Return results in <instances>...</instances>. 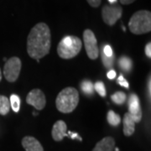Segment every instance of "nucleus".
I'll list each match as a JSON object with an SVG mask.
<instances>
[{
	"label": "nucleus",
	"mask_w": 151,
	"mask_h": 151,
	"mask_svg": "<svg viewBox=\"0 0 151 151\" xmlns=\"http://www.w3.org/2000/svg\"><path fill=\"white\" fill-rule=\"evenodd\" d=\"M51 46V34L49 26L39 23L31 29L27 39V52L35 60L43 58L49 54Z\"/></svg>",
	"instance_id": "1"
},
{
	"label": "nucleus",
	"mask_w": 151,
	"mask_h": 151,
	"mask_svg": "<svg viewBox=\"0 0 151 151\" xmlns=\"http://www.w3.org/2000/svg\"><path fill=\"white\" fill-rule=\"evenodd\" d=\"M79 103V93L74 87L64 88L58 94L55 105L58 111L62 113L73 112Z\"/></svg>",
	"instance_id": "2"
},
{
	"label": "nucleus",
	"mask_w": 151,
	"mask_h": 151,
	"mask_svg": "<svg viewBox=\"0 0 151 151\" xmlns=\"http://www.w3.org/2000/svg\"><path fill=\"white\" fill-rule=\"evenodd\" d=\"M129 28L134 35H143L150 32L151 13L148 10H139L134 13L129 22Z\"/></svg>",
	"instance_id": "3"
},
{
	"label": "nucleus",
	"mask_w": 151,
	"mask_h": 151,
	"mask_svg": "<svg viewBox=\"0 0 151 151\" xmlns=\"http://www.w3.org/2000/svg\"><path fill=\"white\" fill-rule=\"evenodd\" d=\"M81 49V40L74 35H68L63 38L58 44L57 53L60 58L69 60L79 54Z\"/></svg>",
	"instance_id": "4"
},
{
	"label": "nucleus",
	"mask_w": 151,
	"mask_h": 151,
	"mask_svg": "<svg viewBox=\"0 0 151 151\" xmlns=\"http://www.w3.org/2000/svg\"><path fill=\"white\" fill-rule=\"evenodd\" d=\"M21 70V60L18 57H12L6 61L4 67V75L9 82H14L19 78Z\"/></svg>",
	"instance_id": "5"
},
{
	"label": "nucleus",
	"mask_w": 151,
	"mask_h": 151,
	"mask_svg": "<svg viewBox=\"0 0 151 151\" xmlns=\"http://www.w3.org/2000/svg\"><path fill=\"white\" fill-rule=\"evenodd\" d=\"M123 14V9L119 4L105 5L102 9V16L105 24L113 26Z\"/></svg>",
	"instance_id": "6"
},
{
	"label": "nucleus",
	"mask_w": 151,
	"mask_h": 151,
	"mask_svg": "<svg viewBox=\"0 0 151 151\" xmlns=\"http://www.w3.org/2000/svg\"><path fill=\"white\" fill-rule=\"evenodd\" d=\"M83 40L87 56L91 60L97 59L99 55V49L96 36L91 29H86L83 32Z\"/></svg>",
	"instance_id": "7"
},
{
	"label": "nucleus",
	"mask_w": 151,
	"mask_h": 151,
	"mask_svg": "<svg viewBox=\"0 0 151 151\" xmlns=\"http://www.w3.org/2000/svg\"><path fill=\"white\" fill-rule=\"evenodd\" d=\"M26 102L37 110H42L46 104L45 96L40 89H33L29 92L26 97Z\"/></svg>",
	"instance_id": "8"
},
{
	"label": "nucleus",
	"mask_w": 151,
	"mask_h": 151,
	"mask_svg": "<svg viewBox=\"0 0 151 151\" xmlns=\"http://www.w3.org/2000/svg\"><path fill=\"white\" fill-rule=\"evenodd\" d=\"M129 113L134 120L135 123H139L142 119V109H141L139 98L135 94H130L128 99Z\"/></svg>",
	"instance_id": "9"
},
{
	"label": "nucleus",
	"mask_w": 151,
	"mask_h": 151,
	"mask_svg": "<svg viewBox=\"0 0 151 151\" xmlns=\"http://www.w3.org/2000/svg\"><path fill=\"white\" fill-rule=\"evenodd\" d=\"M51 135L53 139L55 141H61L64 137L67 136L66 134V124L62 120L55 122L53 125Z\"/></svg>",
	"instance_id": "10"
},
{
	"label": "nucleus",
	"mask_w": 151,
	"mask_h": 151,
	"mask_svg": "<svg viewBox=\"0 0 151 151\" xmlns=\"http://www.w3.org/2000/svg\"><path fill=\"white\" fill-rule=\"evenodd\" d=\"M22 145L26 151H44L40 143L31 136L24 137L22 139Z\"/></svg>",
	"instance_id": "11"
},
{
	"label": "nucleus",
	"mask_w": 151,
	"mask_h": 151,
	"mask_svg": "<svg viewBox=\"0 0 151 151\" xmlns=\"http://www.w3.org/2000/svg\"><path fill=\"white\" fill-rule=\"evenodd\" d=\"M115 146V141L112 137H106L97 143L92 151H113Z\"/></svg>",
	"instance_id": "12"
},
{
	"label": "nucleus",
	"mask_w": 151,
	"mask_h": 151,
	"mask_svg": "<svg viewBox=\"0 0 151 151\" xmlns=\"http://www.w3.org/2000/svg\"><path fill=\"white\" fill-rule=\"evenodd\" d=\"M123 124H124V134L125 136L129 137L131 136L134 133L135 131V123L134 120L129 115V113H127L124 114V119H123Z\"/></svg>",
	"instance_id": "13"
},
{
	"label": "nucleus",
	"mask_w": 151,
	"mask_h": 151,
	"mask_svg": "<svg viewBox=\"0 0 151 151\" xmlns=\"http://www.w3.org/2000/svg\"><path fill=\"white\" fill-rule=\"evenodd\" d=\"M119 68L125 72H129L133 68V61L128 56H121L119 60Z\"/></svg>",
	"instance_id": "14"
},
{
	"label": "nucleus",
	"mask_w": 151,
	"mask_h": 151,
	"mask_svg": "<svg viewBox=\"0 0 151 151\" xmlns=\"http://www.w3.org/2000/svg\"><path fill=\"white\" fill-rule=\"evenodd\" d=\"M10 102L9 99L5 96L0 95V114L6 115L10 110Z\"/></svg>",
	"instance_id": "15"
},
{
	"label": "nucleus",
	"mask_w": 151,
	"mask_h": 151,
	"mask_svg": "<svg viewBox=\"0 0 151 151\" xmlns=\"http://www.w3.org/2000/svg\"><path fill=\"white\" fill-rule=\"evenodd\" d=\"M107 119H108V124H110V125H112V126H114V127L119 125V124L121 123L120 116L116 113H114L112 110H110L108 113Z\"/></svg>",
	"instance_id": "16"
},
{
	"label": "nucleus",
	"mask_w": 151,
	"mask_h": 151,
	"mask_svg": "<svg viewBox=\"0 0 151 151\" xmlns=\"http://www.w3.org/2000/svg\"><path fill=\"white\" fill-rule=\"evenodd\" d=\"M81 88L82 92L86 95H92L94 92V85L92 81L89 80H84L81 81Z\"/></svg>",
	"instance_id": "17"
},
{
	"label": "nucleus",
	"mask_w": 151,
	"mask_h": 151,
	"mask_svg": "<svg viewBox=\"0 0 151 151\" xmlns=\"http://www.w3.org/2000/svg\"><path fill=\"white\" fill-rule=\"evenodd\" d=\"M111 99L113 100V102L118 105L124 104L127 99L126 94L123 92H117L111 96Z\"/></svg>",
	"instance_id": "18"
},
{
	"label": "nucleus",
	"mask_w": 151,
	"mask_h": 151,
	"mask_svg": "<svg viewBox=\"0 0 151 151\" xmlns=\"http://www.w3.org/2000/svg\"><path fill=\"white\" fill-rule=\"evenodd\" d=\"M9 102H10V108L13 109V111L15 113H18L19 111V108H20V98H19V97L16 94H13V95H11Z\"/></svg>",
	"instance_id": "19"
},
{
	"label": "nucleus",
	"mask_w": 151,
	"mask_h": 151,
	"mask_svg": "<svg viewBox=\"0 0 151 151\" xmlns=\"http://www.w3.org/2000/svg\"><path fill=\"white\" fill-rule=\"evenodd\" d=\"M102 60H103V63L104 66L106 68H112L113 65V63H114V59H115V55H113L112 56L110 57H108L106 56L105 55L103 54L102 52Z\"/></svg>",
	"instance_id": "20"
},
{
	"label": "nucleus",
	"mask_w": 151,
	"mask_h": 151,
	"mask_svg": "<svg viewBox=\"0 0 151 151\" xmlns=\"http://www.w3.org/2000/svg\"><path fill=\"white\" fill-rule=\"evenodd\" d=\"M94 89L97 91V92L101 96V97H106V88L105 86L103 84V81H97L95 84H94Z\"/></svg>",
	"instance_id": "21"
},
{
	"label": "nucleus",
	"mask_w": 151,
	"mask_h": 151,
	"mask_svg": "<svg viewBox=\"0 0 151 151\" xmlns=\"http://www.w3.org/2000/svg\"><path fill=\"white\" fill-rule=\"evenodd\" d=\"M118 83H119L120 86H124L125 88H129V82L126 81L125 79H124V76L121 75L119 77V79H118Z\"/></svg>",
	"instance_id": "22"
},
{
	"label": "nucleus",
	"mask_w": 151,
	"mask_h": 151,
	"mask_svg": "<svg viewBox=\"0 0 151 151\" xmlns=\"http://www.w3.org/2000/svg\"><path fill=\"white\" fill-rule=\"evenodd\" d=\"M103 53L106 56H108V57H110V56H112L113 55V50L111 48V46L110 45H105L104 46V48H103Z\"/></svg>",
	"instance_id": "23"
},
{
	"label": "nucleus",
	"mask_w": 151,
	"mask_h": 151,
	"mask_svg": "<svg viewBox=\"0 0 151 151\" xmlns=\"http://www.w3.org/2000/svg\"><path fill=\"white\" fill-rule=\"evenodd\" d=\"M87 3L90 4V5L93 7V8H97L99 7L101 4V1L102 0H86Z\"/></svg>",
	"instance_id": "24"
},
{
	"label": "nucleus",
	"mask_w": 151,
	"mask_h": 151,
	"mask_svg": "<svg viewBox=\"0 0 151 151\" xmlns=\"http://www.w3.org/2000/svg\"><path fill=\"white\" fill-rule=\"evenodd\" d=\"M145 55H147V57L151 58V43H149L146 45L145 46Z\"/></svg>",
	"instance_id": "25"
},
{
	"label": "nucleus",
	"mask_w": 151,
	"mask_h": 151,
	"mask_svg": "<svg viewBox=\"0 0 151 151\" xmlns=\"http://www.w3.org/2000/svg\"><path fill=\"white\" fill-rule=\"evenodd\" d=\"M107 76H108V79L113 80V79H114V78L116 77V71L113 70H109L108 72V74H107Z\"/></svg>",
	"instance_id": "26"
},
{
	"label": "nucleus",
	"mask_w": 151,
	"mask_h": 151,
	"mask_svg": "<svg viewBox=\"0 0 151 151\" xmlns=\"http://www.w3.org/2000/svg\"><path fill=\"white\" fill-rule=\"evenodd\" d=\"M134 1H136V0H120L121 4H124V5H127V4H130L134 3Z\"/></svg>",
	"instance_id": "27"
},
{
	"label": "nucleus",
	"mask_w": 151,
	"mask_h": 151,
	"mask_svg": "<svg viewBox=\"0 0 151 151\" xmlns=\"http://www.w3.org/2000/svg\"><path fill=\"white\" fill-rule=\"evenodd\" d=\"M148 92H149V97L150 98V96H151V79H150V76L149 77V81H148Z\"/></svg>",
	"instance_id": "28"
},
{
	"label": "nucleus",
	"mask_w": 151,
	"mask_h": 151,
	"mask_svg": "<svg viewBox=\"0 0 151 151\" xmlns=\"http://www.w3.org/2000/svg\"><path fill=\"white\" fill-rule=\"evenodd\" d=\"M108 2H109L111 4H114L117 3V0H108Z\"/></svg>",
	"instance_id": "29"
},
{
	"label": "nucleus",
	"mask_w": 151,
	"mask_h": 151,
	"mask_svg": "<svg viewBox=\"0 0 151 151\" xmlns=\"http://www.w3.org/2000/svg\"><path fill=\"white\" fill-rule=\"evenodd\" d=\"M2 80V72H1V70H0V81Z\"/></svg>",
	"instance_id": "30"
}]
</instances>
